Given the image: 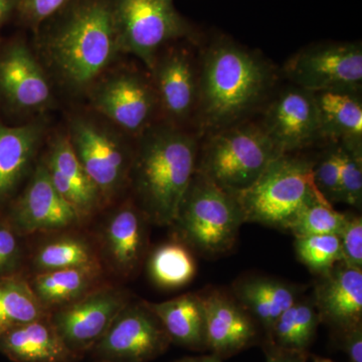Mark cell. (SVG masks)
Here are the masks:
<instances>
[{
  "mask_svg": "<svg viewBox=\"0 0 362 362\" xmlns=\"http://www.w3.org/2000/svg\"><path fill=\"white\" fill-rule=\"evenodd\" d=\"M199 101L194 132L204 137L250 120L273 96L278 73L259 52L220 32L199 44Z\"/></svg>",
  "mask_w": 362,
  "mask_h": 362,
  "instance_id": "1",
  "label": "cell"
},
{
  "mask_svg": "<svg viewBox=\"0 0 362 362\" xmlns=\"http://www.w3.org/2000/svg\"><path fill=\"white\" fill-rule=\"evenodd\" d=\"M42 65L71 93H88L119 54L113 0H73L37 30Z\"/></svg>",
  "mask_w": 362,
  "mask_h": 362,
  "instance_id": "2",
  "label": "cell"
},
{
  "mask_svg": "<svg viewBox=\"0 0 362 362\" xmlns=\"http://www.w3.org/2000/svg\"><path fill=\"white\" fill-rule=\"evenodd\" d=\"M199 146L194 130L160 121L136 138L128 187L151 225H173L197 171Z\"/></svg>",
  "mask_w": 362,
  "mask_h": 362,
  "instance_id": "3",
  "label": "cell"
},
{
  "mask_svg": "<svg viewBox=\"0 0 362 362\" xmlns=\"http://www.w3.org/2000/svg\"><path fill=\"white\" fill-rule=\"evenodd\" d=\"M314 164L295 153L276 157L251 187L237 194L245 223L290 230L305 207L325 199L314 182Z\"/></svg>",
  "mask_w": 362,
  "mask_h": 362,
  "instance_id": "4",
  "label": "cell"
},
{
  "mask_svg": "<svg viewBox=\"0 0 362 362\" xmlns=\"http://www.w3.org/2000/svg\"><path fill=\"white\" fill-rule=\"evenodd\" d=\"M244 223L237 194L195 171L171 226L176 240L214 258L233 249Z\"/></svg>",
  "mask_w": 362,
  "mask_h": 362,
  "instance_id": "5",
  "label": "cell"
},
{
  "mask_svg": "<svg viewBox=\"0 0 362 362\" xmlns=\"http://www.w3.org/2000/svg\"><path fill=\"white\" fill-rule=\"evenodd\" d=\"M279 156L259 121L250 119L202 138L197 173L237 194Z\"/></svg>",
  "mask_w": 362,
  "mask_h": 362,
  "instance_id": "6",
  "label": "cell"
},
{
  "mask_svg": "<svg viewBox=\"0 0 362 362\" xmlns=\"http://www.w3.org/2000/svg\"><path fill=\"white\" fill-rule=\"evenodd\" d=\"M121 52L151 71L159 52L173 42H199L204 32L176 9L175 0H113Z\"/></svg>",
  "mask_w": 362,
  "mask_h": 362,
  "instance_id": "7",
  "label": "cell"
},
{
  "mask_svg": "<svg viewBox=\"0 0 362 362\" xmlns=\"http://www.w3.org/2000/svg\"><path fill=\"white\" fill-rule=\"evenodd\" d=\"M197 45L192 40L168 45L149 71L160 122L194 130L199 101V59L194 52Z\"/></svg>",
  "mask_w": 362,
  "mask_h": 362,
  "instance_id": "8",
  "label": "cell"
},
{
  "mask_svg": "<svg viewBox=\"0 0 362 362\" xmlns=\"http://www.w3.org/2000/svg\"><path fill=\"white\" fill-rule=\"evenodd\" d=\"M66 134L78 161L106 204L115 201L129 185L133 148L88 116L71 117Z\"/></svg>",
  "mask_w": 362,
  "mask_h": 362,
  "instance_id": "9",
  "label": "cell"
},
{
  "mask_svg": "<svg viewBox=\"0 0 362 362\" xmlns=\"http://www.w3.org/2000/svg\"><path fill=\"white\" fill-rule=\"evenodd\" d=\"M282 71L292 85L309 92H361V42H322L307 45L287 59Z\"/></svg>",
  "mask_w": 362,
  "mask_h": 362,
  "instance_id": "10",
  "label": "cell"
},
{
  "mask_svg": "<svg viewBox=\"0 0 362 362\" xmlns=\"http://www.w3.org/2000/svg\"><path fill=\"white\" fill-rule=\"evenodd\" d=\"M88 93L97 113L135 138L159 121L156 90L148 71L121 69L106 73Z\"/></svg>",
  "mask_w": 362,
  "mask_h": 362,
  "instance_id": "11",
  "label": "cell"
},
{
  "mask_svg": "<svg viewBox=\"0 0 362 362\" xmlns=\"http://www.w3.org/2000/svg\"><path fill=\"white\" fill-rule=\"evenodd\" d=\"M170 344L147 301L132 298L90 352L98 362H149Z\"/></svg>",
  "mask_w": 362,
  "mask_h": 362,
  "instance_id": "12",
  "label": "cell"
},
{
  "mask_svg": "<svg viewBox=\"0 0 362 362\" xmlns=\"http://www.w3.org/2000/svg\"><path fill=\"white\" fill-rule=\"evenodd\" d=\"M131 299L130 293L122 288L103 284L49 312V320L66 349L78 358L92 350Z\"/></svg>",
  "mask_w": 362,
  "mask_h": 362,
  "instance_id": "13",
  "label": "cell"
},
{
  "mask_svg": "<svg viewBox=\"0 0 362 362\" xmlns=\"http://www.w3.org/2000/svg\"><path fill=\"white\" fill-rule=\"evenodd\" d=\"M21 237L35 233H62L82 225L77 211L59 194L40 157L26 181L4 213Z\"/></svg>",
  "mask_w": 362,
  "mask_h": 362,
  "instance_id": "14",
  "label": "cell"
},
{
  "mask_svg": "<svg viewBox=\"0 0 362 362\" xmlns=\"http://www.w3.org/2000/svg\"><path fill=\"white\" fill-rule=\"evenodd\" d=\"M54 100L51 78L25 40L16 37L0 47V101L16 113H35Z\"/></svg>",
  "mask_w": 362,
  "mask_h": 362,
  "instance_id": "15",
  "label": "cell"
},
{
  "mask_svg": "<svg viewBox=\"0 0 362 362\" xmlns=\"http://www.w3.org/2000/svg\"><path fill=\"white\" fill-rule=\"evenodd\" d=\"M259 123L280 154L324 141L313 94L291 85L272 96Z\"/></svg>",
  "mask_w": 362,
  "mask_h": 362,
  "instance_id": "16",
  "label": "cell"
},
{
  "mask_svg": "<svg viewBox=\"0 0 362 362\" xmlns=\"http://www.w3.org/2000/svg\"><path fill=\"white\" fill-rule=\"evenodd\" d=\"M149 223L132 199H126L105 220L98 242L102 267L117 277H133L147 256Z\"/></svg>",
  "mask_w": 362,
  "mask_h": 362,
  "instance_id": "17",
  "label": "cell"
},
{
  "mask_svg": "<svg viewBox=\"0 0 362 362\" xmlns=\"http://www.w3.org/2000/svg\"><path fill=\"white\" fill-rule=\"evenodd\" d=\"M206 311L207 350L221 357L233 356L258 338L259 325L230 293H201Z\"/></svg>",
  "mask_w": 362,
  "mask_h": 362,
  "instance_id": "18",
  "label": "cell"
},
{
  "mask_svg": "<svg viewBox=\"0 0 362 362\" xmlns=\"http://www.w3.org/2000/svg\"><path fill=\"white\" fill-rule=\"evenodd\" d=\"M45 134L42 122H0V214L4 213L39 161Z\"/></svg>",
  "mask_w": 362,
  "mask_h": 362,
  "instance_id": "19",
  "label": "cell"
},
{
  "mask_svg": "<svg viewBox=\"0 0 362 362\" xmlns=\"http://www.w3.org/2000/svg\"><path fill=\"white\" fill-rule=\"evenodd\" d=\"M52 185L84 221L106 206L103 197L78 161L68 134L54 136L42 156Z\"/></svg>",
  "mask_w": 362,
  "mask_h": 362,
  "instance_id": "20",
  "label": "cell"
},
{
  "mask_svg": "<svg viewBox=\"0 0 362 362\" xmlns=\"http://www.w3.org/2000/svg\"><path fill=\"white\" fill-rule=\"evenodd\" d=\"M313 300L320 322L345 331L362 323V270L337 264L319 276Z\"/></svg>",
  "mask_w": 362,
  "mask_h": 362,
  "instance_id": "21",
  "label": "cell"
},
{
  "mask_svg": "<svg viewBox=\"0 0 362 362\" xmlns=\"http://www.w3.org/2000/svg\"><path fill=\"white\" fill-rule=\"evenodd\" d=\"M303 293V287L299 285L264 276H250L235 281L230 294L268 337L279 317Z\"/></svg>",
  "mask_w": 362,
  "mask_h": 362,
  "instance_id": "22",
  "label": "cell"
},
{
  "mask_svg": "<svg viewBox=\"0 0 362 362\" xmlns=\"http://www.w3.org/2000/svg\"><path fill=\"white\" fill-rule=\"evenodd\" d=\"M49 315L1 335L0 352L13 362L75 361L77 357L62 341Z\"/></svg>",
  "mask_w": 362,
  "mask_h": 362,
  "instance_id": "23",
  "label": "cell"
},
{
  "mask_svg": "<svg viewBox=\"0 0 362 362\" xmlns=\"http://www.w3.org/2000/svg\"><path fill=\"white\" fill-rule=\"evenodd\" d=\"M171 343L190 350H207L206 311L201 293H185L168 301L147 302Z\"/></svg>",
  "mask_w": 362,
  "mask_h": 362,
  "instance_id": "24",
  "label": "cell"
},
{
  "mask_svg": "<svg viewBox=\"0 0 362 362\" xmlns=\"http://www.w3.org/2000/svg\"><path fill=\"white\" fill-rule=\"evenodd\" d=\"M324 141L362 142L361 92H312Z\"/></svg>",
  "mask_w": 362,
  "mask_h": 362,
  "instance_id": "25",
  "label": "cell"
},
{
  "mask_svg": "<svg viewBox=\"0 0 362 362\" xmlns=\"http://www.w3.org/2000/svg\"><path fill=\"white\" fill-rule=\"evenodd\" d=\"M103 268H75L33 274L28 278L40 303L51 312L70 304L100 286Z\"/></svg>",
  "mask_w": 362,
  "mask_h": 362,
  "instance_id": "26",
  "label": "cell"
},
{
  "mask_svg": "<svg viewBox=\"0 0 362 362\" xmlns=\"http://www.w3.org/2000/svg\"><path fill=\"white\" fill-rule=\"evenodd\" d=\"M71 230L45 240L37 247L30 259L33 274L102 267L96 245Z\"/></svg>",
  "mask_w": 362,
  "mask_h": 362,
  "instance_id": "27",
  "label": "cell"
},
{
  "mask_svg": "<svg viewBox=\"0 0 362 362\" xmlns=\"http://www.w3.org/2000/svg\"><path fill=\"white\" fill-rule=\"evenodd\" d=\"M320 323L313 297L302 296L276 321L268 343L279 349L307 352Z\"/></svg>",
  "mask_w": 362,
  "mask_h": 362,
  "instance_id": "28",
  "label": "cell"
},
{
  "mask_svg": "<svg viewBox=\"0 0 362 362\" xmlns=\"http://www.w3.org/2000/svg\"><path fill=\"white\" fill-rule=\"evenodd\" d=\"M152 282L163 289H176L192 282L197 263L192 250L180 240H170L156 247L147 259Z\"/></svg>",
  "mask_w": 362,
  "mask_h": 362,
  "instance_id": "29",
  "label": "cell"
},
{
  "mask_svg": "<svg viewBox=\"0 0 362 362\" xmlns=\"http://www.w3.org/2000/svg\"><path fill=\"white\" fill-rule=\"evenodd\" d=\"M49 314L33 292L25 275L0 278V337Z\"/></svg>",
  "mask_w": 362,
  "mask_h": 362,
  "instance_id": "30",
  "label": "cell"
},
{
  "mask_svg": "<svg viewBox=\"0 0 362 362\" xmlns=\"http://www.w3.org/2000/svg\"><path fill=\"white\" fill-rule=\"evenodd\" d=\"M298 259L316 275L322 276L342 262L341 247L337 235L295 238Z\"/></svg>",
  "mask_w": 362,
  "mask_h": 362,
  "instance_id": "31",
  "label": "cell"
},
{
  "mask_svg": "<svg viewBox=\"0 0 362 362\" xmlns=\"http://www.w3.org/2000/svg\"><path fill=\"white\" fill-rule=\"evenodd\" d=\"M346 216L347 214L337 211L327 199H317L300 213L290 228V232L295 238L319 235H338L346 221Z\"/></svg>",
  "mask_w": 362,
  "mask_h": 362,
  "instance_id": "32",
  "label": "cell"
},
{
  "mask_svg": "<svg viewBox=\"0 0 362 362\" xmlns=\"http://www.w3.org/2000/svg\"><path fill=\"white\" fill-rule=\"evenodd\" d=\"M339 152V185L337 202L361 207L362 142H337Z\"/></svg>",
  "mask_w": 362,
  "mask_h": 362,
  "instance_id": "33",
  "label": "cell"
},
{
  "mask_svg": "<svg viewBox=\"0 0 362 362\" xmlns=\"http://www.w3.org/2000/svg\"><path fill=\"white\" fill-rule=\"evenodd\" d=\"M23 237L0 214V278L23 275L26 251Z\"/></svg>",
  "mask_w": 362,
  "mask_h": 362,
  "instance_id": "34",
  "label": "cell"
},
{
  "mask_svg": "<svg viewBox=\"0 0 362 362\" xmlns=\"http://www.w3.org/2000/svg\"><path fill=\"white\" fill-rule=\"evenodd\" d=\"M324 152L313 168L314 182L320 194L333 204L337 202L339 185V152L337 142Z\"/></svg>",
  "mask_w": 362,
  "mask_h": 362,
  "instance_id": "35",
  "label": "cell"
},
{
  "mask_svg": "<svg viewBox=\"0 0 362 362\" xmlns=\"http://www.w3.org/2000/svg\"><path fill=\"white\" fill-rule=\"evenodd\" d=\"M73 0H18L16 14L23 25L33 33L61 13Z\"/></svg>",
  "mask_w": 362,
  "mask_h": 362,
  "instance_id": "36",
  "label": "cell"
},
{
  "mask_svg": "<svg viewBox=\"0 0 362 362\" xmlns=\"http://www.w3.org/2000/svg\"><path fill=\"white\" fill-rule=\"evenodd\" d=\"M344 265L362 270V218L347 214L346 221L338 233Z\"/></svg>",
  "mask_w": 362,
  "mask_h": 362,
  "instance_id": "37",
  "label": "cell"
},
{
  "mask_svg": "<svg viewBox=\"0 0 362 362\" xmlns=\"http://www.w3.org/2000/svg\"><path fill=\"white\" fill-rule=\"evenodd\" d=\"M342 333L343 349L349 362H362V323Z\"/></svg>",
  "mask_w": 362,
  "mask_h": 362,
  "instance_id": "38",
  "label": "cell"
},
{
  "mask_svg": "<svg viewBox=\"0 0 362 362\" xmlns=\"http://www.w3.org/2000/svg\"><path fill=\"white\" fill-rule=\"evenodd\" d=\"M265 354L266 362H307V357H308V352L279 349L271 343H267Z\"/></svg>",
  "mask_w": 362,
  "mask_h": 362,
  "instance_id": "39",
  "label": "cell"
},
{
  "mask_svg": "<svg viewBox=\"0 0 362 362\" xmlns=\"http://www.w3.org/2000/svg\"><path fill=\"white\" fill-rule=\"evenodd\" d=\"M18 0H0V28L16 14Z\"/></svg>",
  "mask_w": 362,
  "mask_h": 362,
  "instance_id": "40",
  "label": "cell"
},
{
  "mask_svg": "<svg viewBox=\"0 0 362 362\" xmlns=\"http://www.w3.org/2000/svg\"><path fill=\"white\" fill-rule=\"evenodd\" d=\"M173 362H223V359L211 354L209 356L185 357Z\"/></svg>",
  "mask_w": 362,
  "mask_h": 362,
  "instance_id": "41",
  "label": "cell"
},
{
  "mask_svg": "<svg viewBox=\"0 0 362 362\" xmlns=\"http://www.w3.org/2000/svg\"><path fill=\"white\" fill-rule=\"evenodd\" d=\"M314 362H334V361H330V359H327V358H319V357H316V358H314Z\"/></svg>",
  "mask_w": 362,
  "mask_h": 362,
  "instance_id": "42",
  "label": "cell"
}]
</instances>
